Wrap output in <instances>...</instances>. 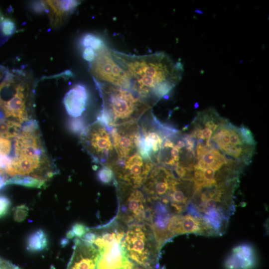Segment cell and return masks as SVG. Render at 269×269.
I'll list each match as a JSON object with an SVG mask.
<instances>
[{
    "label": "cell",
    "mask_w": 269,
    "mask_h": 269,
    "mask_svg": "<svg viewBox=\"0 0 269 269\" xmlns=\"http://www.w3.org/2000/svg\"><path fill=\"white\" fill-rule=\"evenodd\" d=\"M111 52L129 77L131 89L150 106L166 96L182 79V63L163 52L143 55Z\"/></svg>",
    "instance_id": "obj_1"
},
{
    "label": "cell",
    "mask_w": 269,
    "mask_h": 269,
    "mask_svg": "<svg viewBox=\"0 0 269 269\" xmlns=\"http://www.w3.org/2000/svg\"><path fill=\"white\" fill-rule=\"evenodd\" d=\"M14 156L4 173L13 177L29 176L46 181L57 173L46 153L36 122L25 125L16 137Z\"/></svg>",
    "instance_id": "obj_2"
},
{
    "label": "cell",
    "mask_w": 269,
    "mask_h": 269,
    "mask_svg": "<svg viewBox=\"0 0 269 269\" xmlns=\"http://www.w3.org/2000/svg\"><path fill=\"white\" fill-rule=\"evenodd\" d=\"M96 83L103 102V109L97 120L109 130L124 124L138 122L150 109V105L130 90Z\"/></svg>",
    "instance_id": "obj_3"
},
{
    "label": "cell",
    "mask_w": 269,
    "mask_h": 269,
    "mask_svg": "<svg viewBox=\"0 0 269 269\" xmlns=\"http://www.w3.org/2000/svg\"><path fill=\"white\" fill-rule=\"evenodd\" d=\"M32 81L24 72L10 74L0 83V110L7 119L25 124L31 120Z\"/></svg>",
    "instance_id": "obj_4"
},
{
    "label": "cell",
    "mask_w": 269,
    "mask_h": 269,
    "mask_svg": "<svg viewBox=\"0 0 269 269\" xmlns=\"http://www.w3.org/2000/svg\"><path fill=\"white\" fill-rule=\"evenodd\" d=\"M127 227L114 218L107 224L91 228L94 234L91 242L98 250L96 269H132L134 266L122 247Z\"/></svg>",
    "instance_id": "obj_5"
},
{
    "label": "cell",
    "mask_w": 269,
    "mask_h": 269,
    "mask_svg": "<svg viewBox=\"0 0 269 269\" xmlns=\"http://www.w3.org/2000/svg\"><path fill=\"white\" fill-rule=\"evenodd\" d=\"M121 247L134 264L146 269H159L161 248L150 225L143 221L127 226Z\"/></svg>",
    "instance_id": "obj_6"
},
{
    "label": "cell",
    "mask_w": 269,
    "mask_h": 269,
    "mask_svg": "<svg viewBox=\"0 0 269 269\" xmlns=\"http://www.w3.org/2000/svg\"><path fill=\"white\" fill-rule=\"evenodd\" d=\"M116 187L118 208L115 217L126 226L139 222H145L148 204L142 191L124 182L117 180Z\"/></svg>",
    "instance_id": "obj_7"
},
{
    "label": "cell",
    "mask_w": 269,
    "mask_h": 269,
    "mask_svg": "<svg viewBox=\"0 0 269 269\" xmlns=\"http://www.w3.org/2000/svg\"><path fill=\"white\" fill-rule=\"evenodd\" d=\"M80 141L94 162L102 166H109L118 157L110 133L98 120L84 128Z\"/></svg>",
    "instance_id": "obj_8"
},
{
    "label": "cell",
    "mask_w": 269,
    "mask_h": 269,
    "mask_svg": "<svg viewBox=\"0 0 269 269\" xmlns=\"http://www.w3.org/2000/svg\"><path fill=\"white\" fill-rule=\"evenodd\" d=\"M90 71L96 81L131 90V81L125 71L115 60L106 45L96 52Z\"/></svg>",
    "instance_id": "obj_9"
},
{
    "label": "cell",
    "mask_w": 269,
    "mask_h": 269,
    "mask_svg": "<svg viewBox=\"0 0 269 269\" xmlns=\"http://www.w3.org/2000/svg\"><path fill=\"white\" fill-rule=\"evenodd\" d=\"M154 165L151 161L144 159L137 152L126 157H117L108 166L112 170L117 180L139 188Z\"/></svg>",
    "instance_id": "obj_10"
},
{
    "label": "cell",
    "mask_w": 269,
    "mask_h": 269,
    "mask_svg": "<svg viewBox=\"0 0 269 269\" xmlns=\"http://www.w3.org/2000/svg\"><path fill=\"white\" fill-rule=\"evenodd\" d=\"M109 133L118 158H124L137 152L140 137L138 122L111 128Z\"/></svg>",
    "instance_id": "obj_11"
},
{
    "label": "cell",
    "mask_w": 269,
    "mask_h": 269,
    "mask_svg": "<svg viewBox=\"0 0 269 269\" xmlns=\"http://www.w3.org/2000/svg\"><path fill=\"white\" fill-rule=\"evenodd\" d=\"M148 216L146 223L151 227L161 248L172 238L169 230L172 217L174 215L169 206L160 200H147Z\"/></svg>",
    "instance_id": "obj_12"
},
{
    "label": "cell",
    "mask_w": 269,
    "mask_h": 269,
    "mask_svg": "<svg viewBox=\"0 0 269 269\" xmlns=\"http://www.w3.org/2000/svg\"><path fill=\"white\" fill-rule=\"evenodd\" d=\"M175 178L169 167L155 165L141 186V191L147 200L164 199Z\"/></svg>",
    "instance_id": "obj_13"
},
{
    "label": "cell",
    "mask_w": 269,
    "mask_h": 269,
    "mask_svg": "<svg viewBox=\"0 0 269 269\" xmlns=\"http://www.w3.org/2000/svg\"><path fill=\"white\" fill-rule=\"evenodd\" d=\"M99 257V251L92 244L75 239L73 252L66 269H96Z\"/></svg>",
    "instance_id": "obj_14"
},
{
    "label": "cell",
    "mask_w": 269,
    "mask_h": 269,
    "mask_svg": "<svg viewBox=\"0 0 269 269\" xmlns=\"http://www.w3.org/2000/svg\"><path fill=\"white\" fill-rule=\"evenodd\" d=\"M88 91L85 86L78 84L69 90L63 99L67 113L71 117H80L85 110L88 100Z\"/></svg>",
    "instance_id": "obj_15"
},
{
    "label": "cell",
    "mask_w": 269,
    "mask_h": 269,
    "mask_svg": "<svg viewBox=\"0 0 269 269\" xmlns=\"http://www.w3.org/2000/svg\"><path fill=\"white\" fill-rule=\"evenodd\" d=\"M227 269H252L255 264V252L249 244H242L233 248L226 262Z\"/></svg>",
    "instance_id": "obj_16"
},
{
    "label": "cell",
    "mask_w": 269,
    "mask_h": 269,
    "mask_svg": "<svg viewBox=\"0 0 269 269\" xmlns=\"http://www.w3.org/2000/svg\"><path fill=\"white\" fill-rule=\"evenodd\" d=\"M49 13L50 23L54 28L61 26L80 3L77 0L43 1Z\"/></svg>",
    "instance_id": "obj_17"
},
{
    "label": "cell",
    "mask_w": 269,
    "mask_h": 269,
    "mask_svg": "<svg viewBox=\"0 0 269 269\" xmlns=\"http://www.w3.org/2000/svg\"><path fill=\"white\" fill-rule=\"evenodd\" d=\"M48 245V239L46 232L42 229H38L31 232L26 241L27 250L36 253L44 250Z\"/></svg>",
    "instance_id": "obj_18"
},
{
    "label": "cell",
    "mask_w": 269,
    "mask_h": 269,
    "mask_svg": "<svg viewBox=\"0 0 269 269\" xmlns=\"http://www.w3.org/2000/svg\"><path fill=\"white\" fill-rule=\"evenodd\" d=\"M22 130V125L7 119L0 118V136L6 138L16 137Z\"/></svg>",
    "instance_id": "obj_19"
},
{
    "label": "cell",
    "mask_w": 269,
    "mask_h": 269,
    "mask_svg": "<svg viewBox=\"0 0 269 269\" xmlns=\"http://www.w3.org/2000/svg\"><path fill=\"white\" fill-rule=\"evenodd\" d=\"M11 184L42 188L46 186V181L29 176L17 175L6 180V185Z\"/></svg>",
    "instance_id": "obj_20"
},
{
    "label": "cell",
    "mask_w": 269,
    "mask_h": 269,
    "mask_svg": "<svg viewBox=\"0 0 269 269\" xmlns=\"http://www.w3.org/2000/svg\"><path fill=\"white\" fill-rule=\"evenodd\" d=\"M11 150V142L6 138L0 136V173L4 175V170L11 160L9 153Z\"/></svg>",
    "instance_id": "obj_21"
},
{
    "label": "cell",
    "mask_w": 269,
    "mask_h": 269,
    "mask_svg": "<svg viewBox=\"0 0 269 269\" xmlns=\"http://www.w3.org/2000/svg\"><path fill=\"white\" fill-rule=\"evenodd\" d=\"M81 45L83 48L90 47L96 52L105 46L102 39L93 34L85 35L81 39Z\"/></svg>",
    "instance_id": "obj_22"
},
{
    "label": "cell",
    "mask_w": 269,
    "mask_h": 269,
    "mask_svg": "<svg viewBox=\"0 0 269 269\" xmlns=\"http://www.w3.org/2000/svg\"><path fill=\"white\" fill-rule=\"evenodd\" d=\"M97 175L99 181L105 184L115 185L117 181L113 171L107 166H102Z\"/></svg>",
    "instance_id": "obj_23"
},
{
    "label": "cell",
    "mask_w": 269,
    "mask_h": 269,
    "mask_svg": "<svg viewBox=\"0 0 269 269\" xmlns=\"http://www.w3.org/2000/svg\"><path fill=\"white\" fill-rule=\"evenodd\" d=\"M89 228L81 223H75L71 227L66 233V238L81 239L89 231Z\"/></svg>",
    "instance_id": "obj_24"
},
{
    "label": "cell",
    "mask_w": 269,
    "mask_h": 269,
    "mask_svg": "<svg viewBox=\"0 0 269 269\" xmlns=\"http://www.w3.org/2000/svg\"><path fill=\"white\" fill-rule=\"evenodd\" d=\"M16 29L14 22L10 18H4L0 22V30L2 34L9 36L14 33Z\"/></svg>",
    "instance_id": "obj_25"
},
{
    "label": "cell",
    "mask_w": 269,
    "mask_h": 269,
    "mask_svg": "<svg viewBox=\"0 0 269 269\" xmlns=\"http://www.w3.org/2000/svg\"><path fill=\"white\" fill-rule=\"evenodd\" d=\"M29 209L25 205H20L15 207L13 209V217L15 221L21 222L23 221L28 216Z\"/></svg>",
    "instance_id": "obj_26"
},
{
    "label": "cell",
    "mask_w": 269,
    "mask_h": 269,
    "mask_svg": "<svg viewBox=\"0 0 269 269\" xmlns=\"http://www.w3.org/2000/svg\"><path fill=\"white\" fill-rule=\"evenodd\" d=\"M238 130L244 141L250 145L255 146L256 141L251 131L244 126H241Z\"/></svg>",
    "instance_id": "obj_27"
},
{
    "label": "cell",
    "mask_w": 269,
    "mask_h": 269,
    "mask_svg": "<svg viewBox=\"0 0 269 269\" xmlns=\"http://www.w3.org/2000/svg\"><path fill=\"white\" fill-rule=\"evenodd\" d=\"M10 206V199L6 196L0 195V218L8 213Z\"/></svg>",
    "instance_id": "obj_28"
},
{
    "label": "cell",
    "mask_w": 269,
    "mask_h": 269,
    "mask_svg": "<svg viewBox=\"0 0 269 269\" xmlns=\"http://www.w3.org/2000/svg\"><path fill=\"white\" fill-rule=\"evenodd\" d=\"M84 122L82 119L75 118L72 120L69 123L70 130L74 133L82 132L83 130Z\"/></svg>",
    "instance_id": "obj_29"
},
{
    "label": "cell",
    "mask_w": 269,
    "mask_h": 269,
    "mask_svg": "<svg viewBox=\"0 0 269 269\" xmlns=\"http://www.w3.org/2000/svg\"><path fill=\"white\" fill-rule=\"evenodd\" d=\"M96 52L90 47H84L82 50L83 58L91 63L95 58Z\"/></svg>",
    "instance_id": "obj_30"
},
{
    "label": "cell",
    "mask_w": 269,
    "mask_h": 269,
    "mask_svg": "<svg viewBox=\"0 0 269 269\" xmlns=\"http://www.w3.org/2000/svg\"><path fill=\"white\" fill-rule=\"evenodd\" d=\"M0 269H21L9 261L0 258Z\"/></svg>",
    "instance_id": "obj_31"
},
{
    "label": "cell",
    "mask_w": 269,
    "mask_h": 269,
    "mask_svg": "<svg viewBox=\"0 0 269 269\" xmlns=\"http://www.w3.org/2000/svg\"><path fill=\"white\" fill-rule=\"evenodd\" d=\"M6 180L4 175L0 173V190L6 185Z\"/></svg>",
    "instance_id": "obj_32"
},
{
    "label": "cell",
    "mask_w": 269,
    "mask_h": 269,
    "mask_svg": "<svg viewBox=\"0 0 269 269\" xmlns=\"http://www.w3.org/2000/svg\"><path fill=\"white\" fill-rule=\"evenodd\" d=\"M68 242V239L67 238H65L62 240L61 243L63 246H64L66 245Z\"/></svg>",
    "instance_id": "obj_33"
},
{
    "label": "cell",
    "mask_w": 269,
    "mask_h": 269,
    "mask_svg": "<svg viewBox=\"0 0 269 269\" xmlns=\"http://www.w3.org/2000/svg\"><path fill=\"white\" fill-rule=\"evenodd\" d=\"M132 269H146L145 268H144L143 267H140V266H138L137 265H134V267H133V268Z\"/></svg>",
    "instance_id": "obj_34"
},
{
    "label": "cell",
    "mask_w": 269,
    "mask_h": 269,
    "mask_svg": "<svg viewBox=\"0 0 269 269\" xmlns=\"http://www.w3.org/2000/svg\"><path fill=\"white\" fill-rule=\"evenodd\" d=\"M1 12L0 11V21H1Z\"/></svg>",
    "instance_id": "obj_35"
},
{
    "label": "cell",
    "mask_w": 269,
    "mask_h": 269,
    "mask_svg": "<svg viewBox=\"0 0 269 269\" xmlns=\"http://www.w3.org/2000/svg\"><path fill=\"white\" fill-rule=\"evenodd\" d=\"M160 269V268H159V269Z\"/></svg>",
    "instance_id": "obj_36"
}]
</instances>
